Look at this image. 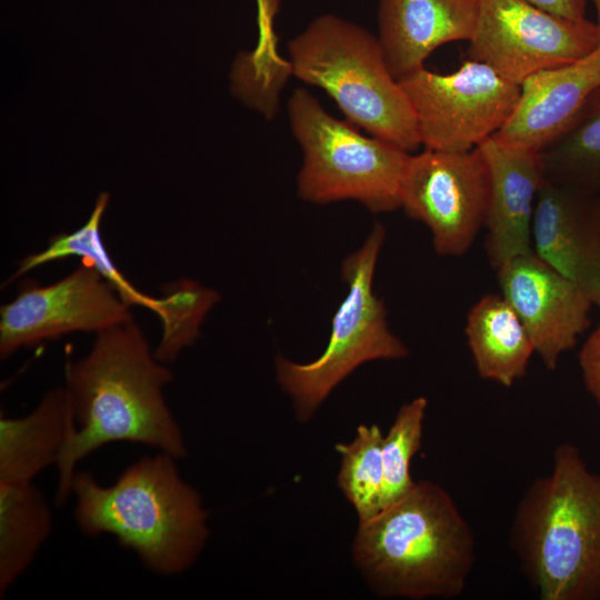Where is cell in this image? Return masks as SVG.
<instances>
[{"mask_svg": "<svg viewBox=\"0 0 600 600\" xmlns=\"http://www.w3.org/2000/svg\"><path fill=\"white\" fill-rule=\"evenodd\" d=\"M172 379L133 319L96 334L84 357L67 362L74 429L57 464L58 504L71 496L77 464L108 443L134 442L186 457L184 436L163 396Z\"/></svg>", "mask_w": 600, "mask_h": 600, "instance_id": "cell-1", "label": "cell"}, {"mask_svg": "<svg viewBox=\"0 0 600 600\" xmlns=\"http://www.w3.org/2000/svg\"><path fill=\"white\" fill-rule=\"evenodd\" d=\"M176 458L160 452L127 467L110 486L74 473V520L83 534H111L153 573L176 576L197 561L209 537L200 493L182 479Z\"/></svg>", "mask_w": 600, "mask_h": 600, "instance_id": "cell-2", "label": "cell"}, {"mask_svg": "<svg viewBox=\"0 0 600 600\" xmlns=\"http://www.w3.org/2000/svg\"><path fill=\"white\" fill-rule=\"evenodd\" d=\"M510 546L541 600L600 599V473L577 446L558 444L551 471L526 488Z\"/></svg>", "mask_w": 600, "mask_h": 600, "instance_id": "cell-3", "label": "cell"}, {"mask_svg": "<svg viewBox=\"0 0 600 600\" xmlns=\"http://www.w3.org/2000/svg\"><path fill=\"white\" fill-rule=\"evenodd\" d=\"M352 558L381 597H459L476 561L473 531L449 492L421 480L359 523Z\"/></svg>", "mask_w": 600, "mask_h": 600, "instance_id": "cell-4", "label": "cell"}, {"mask_svg": "<svg viewBox=\"0 0 600 600\" xmlns=\"http://www.w3.org/2000/svg\"><path fill=\"white\" fill-rule=\"evenodd\" d=\"M288 53L292 74L324 90L350 122L407 152L421 144L411 103L367 29L322 14L288 42Z\"/></svg>", "mask_w": 600, "mask_h": 600, "instance_id": "cell-5", "label": "cell"}, {"mask_svg": "<svg viewBox=\"0 0 600 600\" xmlns=\"http://www.w3.org/2000/svg\"><path fill=\"white\" fill-rule=\"evenodd\" d=\"M288 117L303 153L297 179L303 200H354L374 213L400 208L409 152L333 118L303 88L291 94Z\"/></svg>", "mask_w": 600, "mask_h": 600, "instance_id": "cell-6", "label": "cell"}, {"mask_svg": "<svg viewBox=\"0 0 600 600\" xmlns=\"http://www.w3.org/2000/svg\"><path fill=\"white\" fill-rule=\"evenodd\" d=\"M386 230L376 223L363 244L344 258L348 286L338 307L324 351L313 361L276 360V377L292 400L300 421H308L331 391L361 364L408 357L407 346L390 330L383 301L373 291V277Z\"/></svg>", "mask_w": 600, "mask_h": 600, "instance_id": "cell-7", "label": "cell"}, {"mask_svg": "<svg viewBox=\"0 0 600 600\" xmlns=\"http://www.w3.org/2000/svg\"><path fill=\"white\" fill-rule=\"evenodd\" d=\"M399 83L414 111L421 144L438 151L477 148L503 127L520 97V86L471 59L447 74L423 67Z\"/></svg>", "mask_w": 600, "mask_h": 600, "instance_id": "cell-8", "label": "cell"}, {"mask_svg": "<svg viewBox=\"0 0 600 600\" xmlns=\"http://www.w3.org/2000/svg\"><path fill=\"white\" fill-rule=\"evenodd\" d=\"M600 44L597 26L569 20L521 0H479L469 59L521 86L534 73L577 61Z\"/></svg>", "mask_w": 600, "mask_h": 600, "instance_id": "cell-9", "label": "cell"}, {"mask_svg": "<svg viewBox=\"0 0 600 600\" xmlns=\"http://www.w3.org/2000/svg\"><path fill=\"white\" fill-rule=\"evenodd\" d=\"M489 176L477 147L469 151L426 149L409 157L400 208L422 222L442 257L463 256L484 227Z\"/></svg>", "mask_w": 600, "mask_h": 600, "instance_id": "cell-10", "label": "cell"}, {"mask_svg": "<svg viewBox=\"0 0 600 600\" xmlns=\"http://www.w3.org/2000/svg\"><path fill=\"white\" fill-rule=\"evenodd\" d=\"M132 319L130 306L116 289L82 262L53 283H22L1 307L0 356L6 359L20 348L70 332L98 334Z\"/></svg>", "mask_w": 600, "mask_h": 600, "instance_id": "cell-11", "label": "cell"}, {"mask_svg": "<svg viewBox=\"0 0 600 600\" xmlns=\"http://www.w3.org/2000/svg\"><path fill=\"white\" fill-rule=\"evenodd\" d=\"M108 199L107 193L99 196L93 212L81 228L51 237L42 251L23 258L4 284L11 283L37 267L77 256L83 263L93 267L128 306L146 307L160 317L163 334L156 354L163 362L172 361L184 347L190 346L199 337L200 326L219 296L213 290L191 281L180 283L174 293L161 299L151 298L137 290L117 269L100 236V222Z\"/></svg>", "mask_w": 600, "mask_h": 600, "instance_id": "cell-12", "label": "cell"}, {"mask_svg": "<svg viewBox=\"0 0 600 600\" xmlns=\"http://www.w3.org/2000/svg\"><path fill=\"white\" fill-rule=\"evenodd\" d=\"M496 271L501 296L522 321L536 354L548 370H554L590 327L592 302L533 251L510 259Z\"/></svg>", "mask_w": 600, "mask_h": 600, "instance_id": "cell-13", "label": "cell"}, {"mask_svg": "<svg viewBox=\"0 0 600 600\" xmlns=\"http://www.w3.org/2000/svg\"><path fill=\"white\" fill-rule=\"evenodd\" d=\"M531 238L533 252L573 281L600 312V197L544 177Z\"/></svg>", "mask_w": 600, "mask_h": 600, "instance_id": "cell-14", "label": "cell"}, {"mask_svg": "<svg viewBox=\"0 0 600 600\" xmlns=\"http://www.w3.org/2000/svg\"><path fill=\"white\" fill-rule=\"evenodd\" d=\"M489 176L484 250L497 270L532 250V220L544 180L540 152L494 136L478 146Z\"/></svg>", "mask_w": 600, "mask_h": 600, "instance_id": "cell-15", "label": "cell"}, {"mask_svg": "<svg viewBox=\"0 0 600 600\" xmlns=\"http://www.w3.org/2000/svg\"><path fill=\"white\" fill-rule=\"evenodd\" d=\"M598 87L600 44L577 61L526 79L512 114L494 137L541 151L564 132Z\"/></svg>", "mask_w": 600, "mask_h": 600, "instance_id": "cell-16", "label": "cell"}, {"mask_svg": "<svg viewBox=\"0 0 600 600\" xmlns=\"http://www.w3.org/2000/svg\"><path fill=\"white\" fill-rule=\"evenodd\" d=\"M478 12L479 0H379L378 40L392 77L423 68L442 44L469 41Z\"/></svg>", "mask_w": 600, "mask_h": 600, "instance_id": "cell-17", "label": "cell"}, {"mask_svg": "<svg viewBox=\"0 0 600 600\" xmlns=\"http://www.w3.org/2000/svg\"><path fill=\"white\" fill-rule=\"evenodd\" d=\"M73 429L66 387L48 391L26 416H1L0 482H32L48 467H57Z\"/></svg>", "mask_w": 600, "mask_h": 600, "instance_id": "cell-18", "label": "cell"}, {"mask_svg": "<svg viewBox=\"0 0 600 600\" xmlns=\"http://www.w3.org/2000/svg\"><path fill=\"white\" fill-rule=\"evenodd\" d=\"M464 333L477 373L502 387L521 379L536 354L522 321L501 294H486L470 308Z\"/></svg>", "mask_w": 600, "mask_h": 600, "instance_id": "cell-19", "label": "cell"}, {"mask_svg": "<svg viewBox=\"0 0 600 600\" xmlns=\"http://www.w3.org/2000/svg\"><path fill=\"white\" fill-rule=\"evenodd\" d=\"M50 507L33 482H0V597L28 570L50 536Z\"/></svg>", "mask_w": 600, "mask_h": 600, "instance_id": "cell-20", "label": "cell"}, {"mask_svg": "<svg viewBox=\"0 0 600 600\" xmlns=\"http://www.w3.org/2000/svg\"><path fill=\"white\" fill-rule=\"evenodd\" d=\"M540 152L544 177L600 197V87Z\"/></svg>", "mask_w": 600, "mask_h": 600, "instance_id": "cell-21", "label": "cell"}, {"mask_svg": "<svg viewBox=\"0 0 600 600\" xmlns=\"http://www.w3.org/2000/svg\"><path fill=\"white\" fill-rule=\"evenodd\" d=\"M383 436L377 424H360L354 439L337 443L341 457L338 486L354 508L359 523L381 510Z\"/></svg>", "mask_w": 600, "mask_h": 600, "instance_id": "cell-22", "label": "cell"}, {"mask_svg": "<svg viewBox=\"0 0 600 600\" xmlns=\"http://www.w3.org/2000/svg\"><path fill=\"white\" fill-rule=\"evenodd\" d=\"M427 408L424 397L402 404L383 437L381 510L403 498L416 483L410 476V463L421 448Z\"/></svg>", "mask_w": 600, "mask_h": 600, "instance_id": "cell-23", "label": "cell"}, {"mask_svg": "<svg viewBox=\"0 0 600 600\" xmlns=\"http://www.w3.org/2000/svg\"><path fill=\"white\" fill-rule=\"evenodd\" d=\"M579 366L586 390L600 409V326L582 344L579 352Z\"/></svg>", "mask_w": 600, "mask_h": 600, "instance_id": "cell-24", "label": "cell"}, {"mask_svg": "<svg viewBox=\"0 0 600 600\" xmlns=\"http://www.w3.org/2000/svg\"><path fill=\"white\" fill-rule=\"evenodd\" d=\"M552 14L581 21L587 19L588 0H521Z\"/></svg>", "mask_w": 600, "mask_h": 600, "instance_id": "cell-25", "label": "cell"}, {"mask_svg": "<svg viewBox=\"0 0 600 600\" xmlns=\"http://www.w3.org/2000/svg\"><path fill=\"white\" fill-rule=\"evenodd\" d=\"M258 6L261 27H269L278 10V0H258Z\"/></svg>", "mask_w": 600, "mask_h": 600, "instance_id": "cell-26", "label": "cell"}, {"mask_svg": "<svg viewBox=\"0 0 600 600\" xmlns=\"http://www.w3.org/2000/svg\"><path fill=\"white\" fill-rule=\"evenodd\" d=\"M588 1H591L593 3V6H594V9H596L597 19H596L594 23L597 26L598 33H599V40H600V0H588Z\"/></svg>", "mask_w": 600, "mask_h": 600, "instance_id": "cell-27", "label": "cell"}]
</instances>
